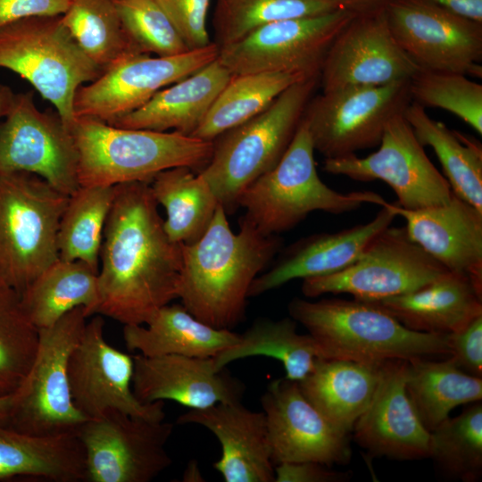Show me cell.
<instances>
[{"label": "cell", "mask_w": 482, "mask_h": 482, "mask_svg": "<svg viewBox=\"0 0 482 482\" xmlns=\"http://www.w3.org/2000/svg\"><path fill=\"white\" fill-rule=\"evenodd\" d=\"M114 187L100 251L96 314L145 325L178 298L182 245L168 237L149 182Z\"/></svg>", "instance_id": "obj_1"}, {"label": "cell", "mask_w": 482, "mask_h": 482, "mask_svg": "<svg viewBox=\"0 0 482 482\" xmlns=\"http://www.w3.org/2000/svg\"><path fill=\"white\" fill-rule=\"evenodd\" d=\"M282 246L278 235L267 236L242 218L233 232L219 204L205 232L182 245L178 299L196 319L217 328L232 329L245 313L253 280Z\"/></svg>", "instance_id": "obj_2"}, {"label": "cell", "mask_w": 482, "mask_h": 482, "mask_svg": "<svg viewBox=\"0 0 482 482\" xmlns=\"http://www.w3.org/2000/svg\"><path fill=\"white\" fill-rule=\"evenodd\" d=\"M288 312L307 329L325 359L380 365L451 355L449 335L411 330L370 302L294 298Z\"/></svg>", "instance_id": "obj_3"}, {"label": "cell", "mask_w": 482, "mask_h": 482, "mask_svg": "<svg viewBox=\"0 0 482 482\" xmlns=\"http://www.w3.org/2000/svg\"><path fill=\"white\" fill-rule=\"evenodd\" d=\"M71 131L80 187L150 183L159 172L179 166L199 172L213 149L212 141L192 136L124 129L89 117H75Z\"/></svg>", "instance_id": "obj_4"}, {"label": "cell", "mask_w": 482, "mask_h": 482, "mask_svg": "<svg viewBox=\"0 0 482 482\" xmlns=\"http://www.w3.org/2000/svg\"><path fill=\"white\" fill-rule=\"evenodd\" d=\"M318 84L314 78L291 85L261 113L212 141V156L199 173L228 215L238 208L242 193L279 162Z\"/></svg>", "instance_id": "obj_5"}, {"label": "cell", "mask_w": 482, "mask_h": 482, "mask_svg": "<svg viewBox=\"0 0 482 482\" xmlns=\"http://www.w3.org/2000/svg\"><path fill=\"white\" fill-rule=\"evenodd\" d=\"M314 147L305 122H301L277 165L254 180L240 195L243 217L267 236L295 228L311 212L341 214L365 204L383 206L386 201L372 191L341 193L320 178Z\"/></svg>", "instance_id": "obj_6"}, {"label": "cell", "mask_w": 482, "mask_h": 482, "mask_svg": "<svg viewBox=\"0 0 482 482\" xmlns=\"http://www.w3.org/2000/svg\"><path fill=\"white\" fill-rule=\"evenodd\" d=\"M69 195L26 171L0 172V283L20 295L58 258Z\"/></svg>", "instance_id": "obj_7"}, {"label": "cell", "mask_w": 482, "mask_h": 482, "mask_svg": "<svg viewBox=\"0 0 482 482\" xmlns=\"http://www.w3.org/2000/svg\"><path fill=\"white\" fill-rule=\"evenodd\" d=\"M0 68L27 80L70 129L77 89L103 72L73 39L61 15L30 16L1 28Z\"/></svg>", "instance_id": "obj_8"}, {"label": "cell", "mask_w": 482, "mask_h": 482, "mask_svg": "<svg viewBox=\"0 0 482 482\" xmlns=\"http://www.w3.org/2000/svg\"><path fill=\"white\" fill-rule=\"evenodd\" d=\"M87 318L85 308L77 307L38 329L36 357L1 425L32 436L77 433L87 418L72 402L68 362Z\"/></svg>", "instance_id": "obj_9"}, {"label": "cell", "mask_w": 482, "mask_h": 482, "mask_svg": "<svg viewBox=\"0 0 482 482\" xmlns=\"http://www.w3.org/2000/svg\"><path fill=\"white\" fill-rule=\"evenodd\" d=\"M355 15L339 9L268 23L219 48L217 60L231 75L266 72L319 78L331 44Z\"/></svg>", "instance_id": "obj_10"}, {"label": "cell", "mask_w": 482, "mask_h": 482, "mask_svg": "<svg viewBox=\"0 0 482 482\" xmlns=\"http://www.w3.org/2000/svg\"><path fill=\"white\" fill-rule=\"evenodd\" d=\"M447 271L410 238L405 227L389 226L353 263L333 274L303 279L301 290L309 298L349 294L374 302L412 292Z\"/></svg>", "instance_id": "obj_11"}, {"label": "cell", "mask_w": 482, "mask_h": 482, "mask_svg": "<svg viewBox=\"0 0 482 482\" xmlns=\"http://www.w3.org/2000/svg\"><path fill=\"white\" fill-rule=\"evenodd\" d=\"M409 81L322 92L303 115L314 150L325 159L378 146L389 120L411 102Z\"/></svg>", "instance_id": "obj_12"}, {"label": "cell", "mask_w": 482, "mask_h": 482, "mask_svg": "<svg viewBox=\"0 0 482 482\" xmlns=\"http://www.w3.org/2000/svg\"><path fill=\"white\" fill-rule=\"evenodd\" d=\"M173 423L115 410L87 419L77 431L85 451L87 482H150L172 460L166 445Z\"/></svg>", "instance_id": "obj_13"}, {"label": "cell", "mask_w": 482, "mask_h": 482, "mask_svg": "<svg viewBox=\"0 0 482 482\" xmlns=\"http://www.w3.org/2000/svg\"><path fill=\"white\" fill-rule=\"evenodd\" d=\"M324 171L358 181L380 179L395 193L398 206L417 210L447 203L453 195L446 179L427 156L403 112L387 122L378 149L365 157L325 159Z\"/></svg>", "instance_id": "obj_14"}, {"label": "cell", "mask_w": 482, "mask_h": 482, "mask_svg": "<svg viewBox=\"0 0 482 482\" xmlns=\"http://www.w3.org/2000/svg\"><path fill=\"white\" fill-rule=\"evenodd\" d=\"M390 29L420 68L482 77V23L431 0H390L385 5Z\"/></svg>", "instance_id": "obj_15"}, {"label": "cell", "mask_w": 482, "mask_h": 482, "mask_svg": "<svg viewBox=\"0 0 482 482\" xmlns=\"http://www.w3.org/2000/svg\"><path fill=\"white\" fill-rule=\"evenodd\" d=\"M8 171L37 175L69 196L80 187L71 129L56 111H40L32 91L15 94L0 122V172Z\"/></svg>", "instance_id": "obj_16"}, {"label": "cell", "mask_w": 482, "mask_h": 482, "mask_svg": "<svg viewBox=\"0 0 482 482\" xmlns=\"http://www.w3.org/2000/svg\"><path fill=\"white\" fill-rule=\"evenodd\" d=\"M218 54L219 47L212 41L204 47L173 56L130 54L77 89L74 116L111 122L141 107L161 89L214 61Z\"/></svg>", "instance_id": "obj_17"}, {"label": "cell", "mask_w": 482, "mask_h": 482, "mask_svg": "<svg viewBox=\"0 0 482 482\" xmlns=\"http://www.w3.org/2000/svg\"><path fill=\"white\" fill-rule=\"evenodd\" d=\"M104 321L97 314L86 323L68 362L72 402L87 418L110 410L153 421L165 418L164 402L142 403L132 389L133 356L112 346L104 337Z\"/></svg>", "instance_id": "obj_18"}, {"label": "cell", "mask_w": 482, "mask_h": 482, "mask_svg": "<svg viewBox=\"0 0 482 482\" xmlns=\"http://www.w3.org/2000/svg\"><path fill=\"white\" fill-rule=\"evenodd\" d=\"M420 68L395 38L385 7L358 13L341 30L323 61L322 92L410 80Z\"/></svg>", "instance_id": "obj_19"}, {"label": "cell", "mask_w": 482, "mask_h": 482, "mask_svg": "<svg viewBox=\"0 0 482 482\" xmlns=\"http://www.w3.org/2000/svg\"><path fill=\"white\" fill-rule=\"evenodd\" d=\"M261 403L274 465L314 461L331 466L349 461L347 434L328 421L303 395L297 382L286 378L272 380Z\"/></svg>", "instance_id": "obj_20"}, {"label": "cell", "mask_w": 482, "mask_h": 482, "mask_svg": "<svg viewBox=\"0 0 482 482\" xmlns=\"http://www.w3.org/2000/svg\"><path fill=\"white\" fill-rule=\"evenodd\" d=\"M406 368V360L379 365L373 397L353 426L355 441L373 456L395 460L429 457L430 432L408 396Z\"/></svg>", "instance_id": "obj_21"}, {"label": "cell", "mask_w": 482, "mask_h": 482, "mask_svg": "<svg viewBox=\"0 0 482 482\" xmlns=\"http://www.w3.org/2000/svg\"><path fill=\"white\" fill-rule=\"evenodd\" d=\"M133 358L132 389L142 403L170 400L189 409H204L241 402L245 393V385L225 369H218L213 357L139 353Z\"/></svg>", "instance_id": "obj_22"}, {"label": "cell", "mask_w": 482, "mask_h": 482, "mask_svg": "<svg viewBox=\"0 0 482 482\" xmlns=\"http://www.w3.org/2000/svg\"><path fill=\"white\" fill-rule=\"evenodd\" d=\"M391 207L410 238L450 271L467 275L482 290V212L453 193L440 205Z\"/></svg>", "instance_id": "obj_23"}, {"label": "cell", "mask_w": 482, "mask_h": 482, "mask_svg": "<svg viewBox=\"0 0 482 482\" xmlns=\"http://www.w3.org/2000/svg\"><path fill=\"white\" fill-rule=\"evenodd\" d=\"M396 214L386 203L367 223L332 233L304 237L287 246L277 261L253 282L249 297L263 295L296 278L338 272L353 263Z\"/></svg>", "instance_id": "obj_24"}, {"label": "cell", "mask_w": 482, "mask_h": 482, "mask_svg": "<svg viewBox=\"0 0 482 482\" xmlns=\"http://www.w3.org/2000/svg\"><path fill=\"white\" fill-rule=\"evenodd\" d=\"M177 424H195L210 430L221 447L213 468L226 482H274L266 417L241 402L220 403L204 409H190Z\"/></svg>", "instance_id": "obj_25"}, {"label": "cell", "mask_w": 482, "mask_h": 482, "mask_svg": "<svg viewBox=\"0 0 482 482\" xmlns=\"http://www.w3.org/2000/svg\"><path fill=\"white\" fill-rule=\"evenodd\" d=\"M370 303L411 330L449 335L482 314V290L448 270L412 292Z\"/></svg>", "instance_id": "obj_26"}, {"label": "cell", "mask_w": 482, "mask_h": 482, "mask_svg": "<svg viewBox=\"0 0 482 482\" xmlns=\"http://www.w3.org/2000/svg\"><path fill=\"white\" fill-rule=\"evenodd\" d=\"M230 78L229 70L215 59L161 89L141 107L108 124L191 136Z\"/></svg>", "instance_id": "obj_27"}, {"label": "cell", "mask_w": 482, "mask_h": 482, "mask_svg": "<svg viewBox=\"0 0 482 482\" xmlns=\"http://www.w3.org/2000/svg\"><path fill=\"white\" fill-rule=\"evenodd\" d=\"M239 337L240 334L231 329L217 328L199 320L181 303L162 306L145 325L123 327L127 349L147 357H215Z\"/></svg>", "instance_id": "obj_28"}, {"label": "cell", "mask_w": 482, "mask_h": 482, "mask_svg": "<svg viewBox=\"0 0 482 482\" xmlns=\"http://www.w3.org/2000/svg\"><path fill=\"white\" fill-rule=\"evenodd\" d=\"M20 477L86 481L85 451L77 434L32 436L0 424V481Z\"/></svg>", "instance_id": "obj_29"}, {"label": "cell", "mask_w": 482, "mask_h": 482, "mask_svg": "<svg viewBox=\"0 0 482 482\" xmlns=\"http://www.w3.org/2000/svg\"><path fill=\"white\" fill-rule=\"evenodd\" d=\"M379 365L320 359L298 386L306 399L338 430L348 435L370 403Z\"/></svg>", "instance_id": "obj_30"}, {"label": "cell", "mask_w": 482, "mask_h": 482, "mask_svg": "<svg viewBox=\"0 0 482 482\" xmlns=\"http://www.w3.org/2000/svg\"><path fill=\"white\" fill-rule=\"evenodd\" d=\"M98 272L81 261L58 258L21 295L23 308L33 325L45 328L77 307L87 317L96 314Z\"/></svg>", "instance_id": "obj_31"}, {"label": "cell", "mask_w": 482, "mask_h": 482, "mask_svg": "<svg viewBox=\"0 0 482 482\" xmlns=\"http://www.w3.org/2000/svg\"><path fill=\"white\" fill-rule=\"evenodd\" d=\"M403 115L419 142L435 152L453 193L482 212L480 143L433 120L416 103L411 102Z\"/></svg>", "instance_id": "obj_32"}, {"label": "cell", "mask_w": 482, "mask_h": 482, "mask_svg": "<svg viewBox=\"0 0 482 482\" xmlns=\"http://www.w3.org/2000/svg\"><path fill=\"white\" fill-rule=\"evenodd\" d=\"M405 386L423 426L430 432L456 406L482 399V379L470 375L449 358L407 361Z\"/></svg>", "instance_id": "obj_33"}, {"label": "cell", "mask_w": 482, "mask_h": 482, "mask_svg": "<svg viewBox=\"0 0 482 482\" xmlns=\"http://www.w3.org/2000/svg\"><path fill=\"white\" fill-rule=\"evenodd\" d=\"M152 194L164 207V229L176 243L196 241L208 229L220 204L199 172L179 166L159 172L150 182Z\"/></svg>", "instance_id": "obj_34"}, {"label": "cell", "mask_w": 482, "mask_h": 482, "mask_svg": "<svg viewBox=\"0 0 482 482\" xmlns=\"http://www.w3.org/2000/svg\"><path fill=\"white\" fill-rule=\"evenodd\" d=\"M296 325L291 317L254 320L235 345L213 357L216 367L225 369L232 362L249 357H270L282 363L286 378L300 382L325 358L312 337L299 334Z\"/></svg>", "instance_id": "obj_35"}, {"label": "cell", "mask_w": 482, "mask_h": 482, "mask_svg": "<svg viewBox=\"0 0 482 482\" xmlns=\"http://www.w3.org/2000/svg\"><path fill=\"white\" fill-rule=\"evenodd\" d=\"M284 73L231 75L192 137L213 141L264 111L283 91L302 81Z\"/></svg>", "instance_id": "obj_36"}, {"label": "cell", "mask_w": 482, "mask_h": 482, "mask_svg": "<svg viewBox=\"0 0 482 482\" xmlns=\"http://www.w3.org/2000/svg\"><path fill=\"white\" fill-rule=\"evenodd\" d=\"M114 194V186L79 187L69 196L57 234L60 259L81 261L98 272L104 229Z\"/></svg>", "instance_id": "obj_37"}, {"label": "cell", "mask_w": 482, "mask_h": 482, "mask_svg": "<svg viewBox=\"0 0 482 482\" xmlns=\"http://www.w3.org/2000/svg\"><path fill=\"white\" fill-rule=\"evenodd\" d=\"M62 21L85 54L102 71L139 53L129 39L115 0H71Z\"/></svg>", "instance_id": "obj_38"}, {"label": "cell", "mask_w": 482, "mask_h": 482, "mask_svg": "<svg viewBox=\"0 0 482 482\" xmlns=\"http://www.w3.org/2000/svg\"><path fill=\"white\" fill-rule=\"evenodd\" d=\"M339 9L335 0H216L212 21L213 42L220 48L268 23Z\"/></svg>", "instance_id": "obj_39"}, {"label": "cell", "mask_w": 482, "mask_h": 482, "mask_svg": "<svg viewBox=\"0 0 482 482\" xmlns=\"http://www.w3.org/2000/svg\"><path fill=\"white\" fill-rule=\"evenodd\" d=\"M38 329L14 289L0 283V397L22 385L36 357Z\"/></svg>", "instance_id": "obj_40"}, {"label": "cell", "mask_w": 482, "mask_h": 482, "mask_svg": "<svg viewBox=\"0 0 482 482\" xmlns=\"http://www.w3.org/2000/svg\"><path fill=\"white\" fill-rule=\"evenodd\" d=\"M429 457L463 481H476L482 471V405L477 403L430 431Z\"/></svg>", "instance_id": "obj_41"}, {"label": "cell", "mask_w": 482, "mask_h": 482, "mask_svg": "<svg viewBox=\"0 0 482 482\" xmlns=\"http://www.w3.org/2000/svg\"><path fill=\"white\" fill-rule=\"evenodd\" d=\"M411 100L447 111L482 134V85L456 72L420 69L409 81Z\"/></svg>", "instance_id": "obj_42"}, {"label": "cell", "mask_w": 482, "mask_h": 482, "mask_svg": "<svg viewBox=\"0 0 482 482\" xmlns=\"http://www.w3.org/2000/svg\"><path fill=\"white\" fill-rule=\"evenodd\" d=\"M123 29L139 53L173 56L189 49L155 0H115Z\"/></svg>", "instance_id": "obj_43"}, {"label": "cell", "mask_w": 482, "mask_h": 482, "mask_svg": "<svg viewBox=\"0 0 482 482\" xmlns=\"http://www.w3.org/2000/svg\"><path fill=\"white\" fill-rule=\"evenodd\" d=\"M189 50L210 45L207 29L211 0H155Z\"/></svg>", "instance_id": "obj_44"}, {"label": "cell", "mask_w": 482, "mask_h": 482, "mask_svg": "<svg viewBox=\"0 0 482 482\" xmlns=\"http://www.w3.org/2000/svg\"><path fill=\"white\" fill-rule=\"evenodd\" d=\"M449 358L463 371L482 376V314L461 329L449 334Z\"/></svg>", "instance_id": "obj_45"}, {"label": "cell", "mask_w": 482, "mask_h": 482, "mask_svg": "<svg viewBox=\"0 0 482 482\" xmlns=\"http://www.w3.org/2000/svg\"><path fill=\"white\" fill-rule=\"evenodd\" d=\"M349 478L347 473L328 470V466L314 461L275 465L274 482H344Z\"/></svg>", "instance_id": "obj_46"}, {"label": "cell", "mask_w": 482, "mask_h": 482, "mask_svg": "<svg viewBox=\"0 0 482 482\" xmlns=\"http://www.w3.org/2000/svg\"><path fill=\"white\" fill-rule=\"evenodd\" d=\"M71 0H0V29L16 21L38 15H62Z\"/></svg>", "instance_id": "obj_47"}, {"label": "cell", "mask_w": 482, "mask_h": 482, "mask_svg": "<svg viewBox=\"0 0 482 482\" xmlns=\"http://www.w3.org/2000/svg\"><path fill=\"white\" fill-rule=\"evenodd\" d=\"M431 1L456 14L482 23V0Z\"/></svg>", "instance_id": "obj_48"}, {"label": "cell", "mask_w": 482, "mask_h": 482, "mask_svg": "<svg viewBox=\"0 0 482 482\" xmlns=\"http://www.w3.org/2000/svg\"><path fill=\"white\" fill-rule=\"evenodd\" d=\"M339 6L346 11L353 13H362L379 8L385 7V5L390 0H335Z\"/></svg>", "instance_id": "obj_49"}, {"label": "cell", "mask_w": 482, "mask_h": 482, "mask_svg": "<svg viewBox=\"0 0 482 482\" xmlns=\"http://www.w3.org/2000/svg\"><path fill=\"white\" fill-rule=\"evenodd\" d=\"M14 93L10 87L0 83V119L4 118L9 112L13 98Z\"/></svg>", "instance_id": "obj_50"}, {"label": "cell", "mask_w": 482, "mask_h": 482, "mask_svg": "<svg viewBox=\"0 0 482 482\" xmlns=\"http://www.w3.org/2000/svg\"><path fill=\"white\" fill-rule=\"evenodd\" d=\"M183 481L185 482H201L204 481L199 465L195 461H191L183 474Z\"/></svg>", "instance_id": "obj_51"}, {"label": "cell", "mask_w": 482, "mask_h": 482, "mask_svg": "<svg viewBox=\"0 0 482 482\" xmlns=\"http://www.w3.org/2000/svg\"><path fill=\"white\" fill-rule=\"evenodd\" d=\"M13 395L0 397V424L4 423L8 416L13 402Z\"/></svg>", "instance_id": "obj_52"}]
</instances>
